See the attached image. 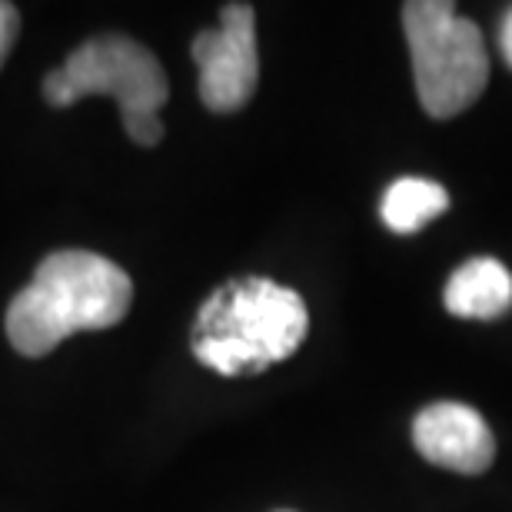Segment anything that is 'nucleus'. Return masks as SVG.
<instances>
[{
  "mask_svg": "<svg viewBox=\"0 0 512 512\" xmlns=\"http://www.w3.org/2000/svg\"><path fill=\"white\" fill-rule=\"evenodd\" d=\"M133 283L114 260L57 250L7 306V340L20 356H47L80 330H110L130 313Z\"/></svg>",
  "mask_w": 512,
  "mask_h": 512,
  "instance_id": "nucleus-1",
  "label": "nucleus"
},
{
  "mask_svg": "<svg viewBox=\"0 0 512 512\" xmlns=\"http://www.w3.org/2000/svg\"><path fill=\"white\" fill-rule=\"evenodd\" d=\"M512 306V273L496 256H473L446 283V310L463 320H496Z\"/></svg>",
  "mask_w": 512,
  "mask_h": 512,
  "instance_id": "nucleus-7",
  "label": "nucleus"
},
{
  "mask_svg": "<svg viewBox=\"0 0 512 512\" xmlns=\"http://www.w3.org/2000/svg\"><path fill=\"white\" fill-rule=\"evenodd\" d=\"M310 330L303 296L266 276H243L207 296L190 330L193 356L220 376H256L300 350Z\"/></svg>",
  "mask_w": 512,
  "mask_h": 512,
  "instance_id": "nucleus-2",
  "label": "nucleus"
},
{
  "mask_svg": "<svg viewBox=\"0 0 512 512\" xmlns=\"http://www.w3.org/2000/svg\"><path fill=\"white\" fill-rule=\"evenodd\" d=\"M413 443L419 456L453 473H486L496 459L493 429L476 409L463 403H433L413 419Z\"/></svg>",
  "mask_w": 512,
  "mask_h": 512,
  "instance_id": "nucleus-6",
  "label": "nucleus"
},
{
  "mask_svg": "<svg viewBox=\"0 0 512 512\" xmlns=\"http://www.w3.org/2000/svg\"><path fill=\"white\" fill-rule=\"evenodd\" d=\"M20 34V14L14 4L0 0V67H4L7 54L14 50V40Z\"/></svg>",
  "mask_w": 512,
  "mask_h": 512,
  "instance_id": "nucleus-9",
  "label": "nucleus"
},
{
  "mask_svg": "<svg viewBox=\"0 0 512 512\" xmlns=\"http://www.w3.org/2000/svg\"><path fill=\"white\" fill-rule=\"evenodd\" d=\"M84 97H114L127 137L140 147H157L163 140L160 110L170 84L160 60L137 40L124 34L94 37L44 77L50 107H74Z\"/></svg>",
  "mask_w": 512,
  "mask_h": 512,
  "instance_id": "nucleus-3",
  "label": "nucleus"
},
{
  "mask_svg": "<svg viewBox=\"0 0 512 512\" xmlns=\"http://www.w3.org/2000/svg\"><path fill=\"white\" fill-rule=\"evenodd\" d=\"M449 210V193L436 180L426 177H399L389 183L380 203L383 223L393 233H416Z\"/></svg>",
  "mask_w": 512,
  "mask_h": 512,
  "instance_id": "nucleus-8",
  "label": "nucleus"
},
{
  "mask_svg": "<svg viewBox=\"0 0 512 512\" xmlns=\"http://www.w3.org/2000/svg\"><path fill=\"white\" fill-rule=\"evenodd\" d=\"M499 47H503L506 64L512 67V10H509L506 20H503V30H499Z\"/></svg>",
  "mask_w": 512,
  "mask_h": 512,
  "instance_id": "nucleus-10",
  "label": "nucleus"
},
{
  "mask_svg": "<svg viewBox=\"0 0 512 512\" xmlns=\"http://www.w3.org/2000/svg\"><path fill=\"white\" fill-rule=\"evenodd\" d=\"M200 67V100L213 114H237L253 100L260 80L256 54V10L227 4L217 30H200L190 44Z\"/></svg>",
  "mask_w": 512,
  "mask_h": 512,
  "instance_id": "nucleus-5",
  "label": "nucleus"
},
{
  "mask_svg": "<svg viewBox=\"0 0 512 512\" xmlns=\"http://www.w3.org/2000/svg\"><path fill=\"white\" fill-rule=\"evenodd\" d=\"M419 104L446 120L473 107L489 80V54L473 20L459 17L449 0H413L403 7Z\"/></svg>",
  "mask_w": 512,
  "mask_h": 512,
  "instance_id": "nucleus-4",
  "label": "nucleus"
}]
</instances>
